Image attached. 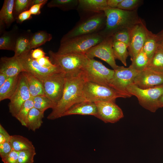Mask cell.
Returning <instances> with one entry per match:
<instances>
[{"instance_id": "42", "label": "cell", "mask_w": 163, "mask_h": 163, "mask_svg": "<svg viewBox=\"0 0 163 163\" xmlns=\"http://www.w3.org/2000/svg\"><path fill=\"white\" fill-rule=\"evenodd\" d=\"M31 15L29 10L23 12L19 14L16 18V21L18 23H21L24 21L31 18Z\"/></svg>"}, {"instance_id": "50", "label": "cell", "mask_w": 163, "mask_h": 163, "mask_svg": "<svg viewBox=\"0 0 163 163\" xmlns=\"http://www.w3.org/2000/svg\"><path fill=\"white\" fill-rule=\"evenodd\" d=\"M158 106L159 108L163 107V94L158 100Z\"/></svg>"}, {"instance_id": "6", "label": "cell", "mask_w": 163, "mask_h": 163, "mask_svg": "<svg viewBox=\"0 0 163 163\" xmlns=\"http://www.w3.org/2000/svg\"><path fill=\"white\" fill-rule=\"evenodd\" d=\"M127 91L132 96L137 98L142 107L154 113L159 108L158 101L163 94V84L150 88L142 89L133 84L128 86Z\"/></svg>"}, {"instance_id": "8", "label": "cell", "mask_w": 163, "mask_h": 163, "mask_svg": "<svg viewBox=\"0 0 163 163\" xmlns=\"http://www.w3.org/2000/svg\"><path fill=\"white\" fill-rule=\"evenodd\" d=\"M82 70L86 81L108 86L114 72L94 59H88Z\"/></svg>"}, {"instance_id": "18", "label": "cell", "mask_w": 163, "mask_h": 163, "mask_svg": "<svg viewBox=\"0 0 163 163\" xmlns=\"http://www.w3.org/2000/svg\"><path fill=\"white\" fill-rule=\"evenodd\" d=\"M110 8L107 0H79L76 10L79 15L88 13L104 11Z\"/></svg>"}, {"instance_id": "12", "label": "cell", "mask_w": 163, "mask_h": 163, "mask_svg": "<svg viewBox=\"0 0 163 163\" xmlns=\"http://www.w3.org/2000/svg\"><path fill=\"white\" fill-rule=\"evenodd\" d=\"M112 37L105 38L101 42L91 47L85 53L89 59L98 58L108 64L113 70L119 66L116 63L113 50Z\"/></svg>"}, {"instance_id": "21", "label": "cell", "mask_w": 163, "mask_h": 163, "mask_svg": "<svg viewBox=\"0 0 163 163\" xmlns=\"http://www.w3.org/2000/svg\"><path fill=\"white\" fill-rule=\"evenodd\" d=\"M24 75L29 91L32 97L45 95L42 81L37 78L26 72H22Z\"/></svg>"}, {"instance_id": "31", "label": "cell", "mask_w": 163, "mask_h": 163, "mask_svg": "<svg viewBox=\"0 0 163 163\" xmlns=\"http://www.w3.org/2000/svg\"><path fill=\"white\" fill-rule=\"evenodd\" d=\"M79 0H52L49 2L47 7L49 8L57 7L64 11L76 10Z\"/></svg>"}, {"instance_id": "46", "label": "cell", "mask_w": 163, "mask_h": 163, "mask_svg": "<svg viewBox=\"0 0 163 163\" xmlns=\"http://www.w3.org/2000/svg\"><path fill=\"white\" fill-rule=\"evenodd\" d=\"M122 0H107V5L110 8H117L119 4Z\"/></svg>"}, {"instance_id": "37", "label": "cell", "mask_w": 163, "mask_h": 163, "mask_svg": "<svg viewBox=\"0 0 163 163\" xmlns=\"http://www.w3.org/2000/svg\"><path fill=\"white\" fill-rule=\"evenodd\" d=\"M130 29L124 28L115 33L111 36L113 41H119L128 46L130 39Z\"/></svg>"}, {"instance_id": "20", "label": "cell", "mask_w": 163, "mask_h": 163, "mask_svg": "<svg viewBox=\"0 0 163 163\" xmlns=\"http://www.w3.org/2000/svg\"><path fill=\"white\" fill-rule=\"evenodd\" d=\"M15 0H5L0 11V33L8 27L15 21L14 14Z\"/></svg>"}, {"instance_id": "44", "label": "cell", "mask_w": 163, "mask_h": 163, "mask_svg": "<svg viewBox=\"0 0 163 163\" xmlns=\"http://www.w3.org/2000/svg\"><path fill=\"white\" fill-rule=\"evenodd\" d=\"M31 57L35 59H37L45 56V53L43 50L40 48H37L30 51Z\"/></svg>"}, {"instance_id": "40", "label": "cell", "mask_w": 163, "mask_h": 163, "mask_svg": "<svg viewBox=\"0 0 163 163\" xmlns=\"http://www.w3.org/2000/svg\"><path fill=\"white\" fill-rule=\"evenodd\" d=\"M18 155L19 152L13 150L2 160L4 163H18Z\"/></svg>"}, {"instance_id": "47", "label": "cell", "mask_w": 163, "mask_h": 163, "mask_svg": "<svg viewBox=\"0 0 163 163\" xmlns=\"http://www.w3.org/2000/svg\"><path fill=\"white\" fill-rule=\"evenodd\" d=\"M156 35L158 45L163 46V29Z\"/></svg>"}, {"instance_id": "5", "label": "cell", "mask_w": 163, "mask_h": 163, "mask_svg": "<svg viewBox=\"0 0 163 163\" xmlns=\"http://www.w3.org/2000/svg\"><path fill=\"white\" fill-rule=\"evenodd\" d=\"M49 54L52 63L58 66L66 74H75L81 72L88 59L85 54L82 53L58 54L50 50Z\"/></svg>"}, {"instance_id": "43", "label": "cell", "mask_w": 163, "mask_h": 163, "mask_svg": "<svg viewBox=\"0 0 163 163\" xmlns=\"http://www.w3.org/2000/svg\"><path fill=\"white\" fill-rule=\"evenodd\" d=\"M10 135L2 126L0 125V144L10 141Z\"/></svg>"}, {"instance_id": "27", "label": "cell", "mask_w": 163, "mask_h": 163, "mask_svg": "<svg viewBox=\"0 0 163 163\" xmlns=\"http://www.w3.org/2000/svg\"><path fill=\"white\" fill-rule=\"evenodd\" d=\"M158 46L156 34H153L148 30L142 49L150 60L157 50Z\"/></svg>"}, {"instance_id": "45", "label": "cell", "mask_w": 163, "mask_h": 163, "mask_svg": "<svg viewBox=\"0 0 163 163\" xmlns=\"http://www.w3.org/2000/svg\"><path fill=\"white\" fill-rule=\"evenodd\" d=\"M44 5L43 4H36L32 5L29 9L31 15H39L40 13V9Z\"/></svg>"}, {"instance_id": "38", "label": "cell", "mask_w": 163, "mask_h": 163, "mask_svg": "<svg viewBox=\"0 0 163 163\" xmlns=\"http://www.w3.org/2000/svg\"><path fill=\"white\" fill-rule=\"evenodd\" d=\"M36 154L35 149L19 152L18 163H33Z\"/></svg>"}, {"instance_id": "1", "label": "cell", "mask_w": 163, "mask_h": 163, "mask_svg": "<svg viewBox=\"0 0 163 163\" xmlns=\"http://www.w3.org/2000/svg\"><path fill=\"white\" fill-rule=\"evenodd\" d=\"M65 83L62 97L47 119L54 120L62 117L63 114L75 104L84 101L82 91L86 82L82 70L78 73L66 74Z\"/></svg>"}, {"instance_id": "24", "label": "cell", "mask_w": 163, "mask_h": 163, "mask_svg": "<svg viewBox=\"0 0 163 163\" xmlns=\"http://www.w3.org/2000/svg\"><path fill=\"white\" fill-rule=\"evenodd\" d=\"M18 35L16 30L4 32L0 37V49L14 51Z\"/></svg>"}, {"instance_id": "29", "label": "cell", "mask_w": 163, "mask_h": 163, "mask_svg": "<svg viewBox=\"0 0 163 163\" xmlns=\"http://www.w3.org/2000/svg\"><path fill=\"white\" fill-rule=\"evenodd\" d=\"M128 46L122 42L113 41V50L115 59L120 61L125 66H127L126 59L129 56Z\"/></svg>"}, {"instance_id": "48", "label": "cell", "mask_w": 163, "mask_h": 163, "mask_svg": "<svg viewBox=\"0 0 163 163\" xmlns=\"http://www.w3.org/2000/svg\"><path fill=\"white\" fill-rule=\"evenodd\" d=\"M8 78L5 74L0 73V87L3 85Z\"/></svg>"}, {"instance_id": "16", "label": "cell", "mask_w": 163, "mask_h": 163, "mask_svg": "<svg viewBox=\"0 0 163 163\" xmlns=\"http://www.w3.org/2000/svg\"><path fill=\"white\" fill-rule=\"evenodd\" d=\"M133 84L142 89H146L163 84V73L146 69L136 75Z\"/></svg>"}, {"instance_id": "4", "label": "cell", "mask_w": 163, "mask_h": 163, "mask_svg": "<svg viewBox=\"0 0 163 163\" xmlns=\"http://www.w3.org/2000/svg\"><path fill=\"white\" fill-rule=\"evenodd\" d=\"M105 38L99 33L74 37L60 42L59 49L56 53L58 54L70 53L85 54Z\"/></svg>"}, {"instance_id": "32", "label": "cell", "mask_w": 163, "mask_h": 163, "mask_svg": "<svg viewBox=\"0 0 163 163\" xmlns=\"http://www.w3.org/2000/svg\"><path fill=\"white\" fill-rule=\"evenodd\" d=\"M131 61L132 63L130 66L136 70L142 71L147 68L150 60L146 53L142 49Z\"/></svg>"}, {"instance_id": "19", "label": "cell", "mask_w": 163, "mask_h": 163, "mask_svg": "<svg viewBox=\"0 0 163 163\" xmlns=\"http://www.w3.org/2000/svg\"><path fill=\"white\" fill-rule=\"evenodd\" d=\"M97 113V107L94 102L84 101L72 106L63 114L62 117L75 114L92 115L96 117Z\"/></svg>"}, {"instance_id": "10", "label": "cell", "mask_w": 163, "mask_h": 163, "mask_svg": "<svg viewBox=\"0 0 163 163\" xmlns=\"http://www.w3.org/2000/svg\"><path fill=\"white\" fill-rule=\"evenodd\" d=\"M140 71L136 70L129 66L128 68L119 66L114 70L112 78L109 86L128 98L132 95L127 91V87L133 84L134 78Z\"/></svg>"}, {"instance_id": "22", "label": "cell", "mask_w": 163, "mask_h": 163, "mask_svg": "<svg viewBox=\"0 0 163 163\" xmlns=\"http://www.w3.org/2000/svg\"><path fill=\"white\" fill-rule=\"evenodd\" d=\"M19 75L8 77L3 85L0 87V101L6 99H10L16 89Z\"/></svg>"}, {"instance_id": "25", "label": "cell", "mask_w": 163, "mask_h": 163, "mask_svg": "<svg viewBox=\"0 0 163 163\" xmlns=\"http://www.w3.org/2000/svg\"><path fill=\"white\" fill-rule=\"evenodd\" d=\"M9 142L13 150L18 152L35 149L31 141L21 135H11Z\"/></svg>"}, {"instance_id": "34", "label": "cell", "mask_w": 163, "mask_h": 163, "mask_svg": "<svg viewBox=\"0 0 163 163\" xmlns=\"http://www.w3.org/2000/svg\"><path fill=\"white\" fill-rule=\"evenodd\" d=\"M33 98L34 107L41 112H44L47 109L50 108L53 109L55 107L53 102L45 95Z\"/></svg>"}, {"instance_id": "15", "label": "cell", "mask_w": 163, "mask_h": 163, "mask_svg": "<svg viewBox=\"0 0 163 163\" xmlns=\"http://www.w3.org/2000/svg\"><path fill=\"white\" fill-rule=\"evenodd\" d=\"M94 103L97 109L96 117L105 123H116L124 117L122 110L115 102L103 101Z\"/></svg>"}, {"instance_id": "14", "label": "cell", "mask_w": 163, "mask_h": 163, "mask_svg": "<svg viewBox=\"0 0 163 163\" xmlns=\"http://www.w3.org/2000/svg\"><path fill=\"white\" fill-rule=\"evenodd\" d=\"M31 97L25 77L22 72L19 75L16 89L10 98L8 105L11 115L15 117L24 103Z\"/></svg>"}, {"instance_id": "36", "label": "cell", "mask_w": 163, "mask_h": 163, "mask_svg": "<svg viewBox=\"0 0 163 163\" xmlns=\"http://www.w3.org/2000/svg\"><path fill=\"white\" fill-rule=\"evenodd\" d=\"M142 2L140 0H122L117 8L128 11L136 10L142 4Z\"/></svg>"}, {"instance_id": "3", "label": "cell", "mask_w": 163, "mask_h": 163, "mask_svg": "<svg viewBox=\"0 0 163 163\" xmlns=\"http://www.w3.org/2000/svg\"><path fill=\"white\" fill-rule=\"evenodd\" d=\"M79 15V21L63 36L60 42L80 36L99 33L105 27L106 16L104 11L86 13Z\"/></svg>"}, {"instance_id": "33", "label": "cell", "mask_w": 163, "mask_h": 163, "mask_svg": "<svg viewBox=\"0 0 163 163\" xmlns=\"http://www.w3.org/2000/svg\"><path fill=\"white\" fill-rule=\"evenodd\" d=\"M34 107V103L33 97L26 101L22 106L15 118L20 122L21 124L26 126V121L28 114Z\"/></svg>"}, {"instance_id": "2", "label": "cell", "mask_w": 163, "mask_h": 163, "mask_svg": "<svg viewBox=\"0 0 163 163\" xmlns=\"http://www.w3.org/2000/svg\"><path fill=\"white\" fill-rule=\"evenodd\" d=\"M104 11L106 16L105 25L99 33L105 38L112 36L121 29L131 28L140 19L137 10L128 11L109 8Z\"/></svg>"}, {"instance_id": "51", "label": "cell", "mask_w": 163, "mask_h": 163, "mask_svg": "<svg viewBox=\"0 0 163 163\" xmlns=\"http://www.w3.org/2000/svg\"><path fill=\"white\" fill-rule=\"evenodd\" d=\"M158 46L161 48L163 51V46L162 45H159Z\"/></svg>"}, {"instance_id": "17", "label": "cell", "mask_w": 163, "mask_h": 163, "mask_svg": "<svg viewBox=\"0 0 163 163\" xmlns=\"http://www.w3.org/2000/svg\"><path fill=\"white\" fill-rule=\"evenodd\" d=\"M24 70L17 57H2L0 61V73L8 77L19 75Z\"/></svg>"}, {"instance_id": "23", "label": "cell", "mask_w": 163, "mask_h": 163, "mask_svg": "<svg viewBox=\"0 0 163 163\" xmlns=\"http://www.w3.org/2000/svg\"><path fill=\"white\" fill-rule=\"evenodd\" d=\"M44 113L34 107L32 108L27 116L26 127L33 131L39 128L43 123Z\"/></svg>"}, {"instance_id": "26", "label": "cell", "mask_w": 163, "mask_h": 163, "mask_svg": "<svg viewBox=\"0 0 163 163\" xmlns=\"http://www.w3.org/2000/svg\"><path fill=\"white\" fill-rule=\"evenodd\" d=\"M52 38V35L45 31H39L33 33L31 34L30 37L29 50L38 47L50 41Z\"/></svg>"}, {"instance_id": "28", "label": "cell", "mask_w": 163, "mask_h": 163, "mask_svg": "<svg viewBox=\"0 0 163 163\" xmlns=\"http://www.w3.org/2000/svg\"><path fill=\"white\" fill-rule=\"evenodd\" d=\"M31 34L24 33L18 35L17 37L14 54V56L18 57L29 51L30 39Z\"/></svg>"}, {"instance_id": "30", "label": "cell", "mask_w": 163, "mask_h": 163, "mask_svg": "<svg viewBox=\"0 0 163 163\" xmlns=\"http://www.w3.org/2000/svg\"><path fill=\"white\" fill-rule=\"evenodd\" d=\"M146 69L157 72L163 73V51L159 46L150 60Z\"/></svg>"}, {"instance_id": "13", "label": "cell", "mask_w": 163, "mask_h": 163, "mask_svg": "<svg viewBox=\"0 0 163 163\" xmlns=\"http://www.w3.org/2000/svg\"><path fill=\"white\" fill-rule=\"evenodd\" d=\"M148 30L145 23L141 19L130 29V39L128 50L131 60L142 49Z\"/></svg>"}, {"instance_id": "35", "label": "cell", "mask_w": 163, "mask_h": 163, "mask_svg": "<svg viewBox=\"0 0 163 163\" xmlns=\"http://www.w3.org/2000/svg\"><path fill=\"white\" fill-rule=\"evenodd\" d=\"M32 0H15L14 14L16 19L21 13L29 10L31 6Z\"/></svg>"}, {"instance_id": "39", "label": "cell", "mask_w": 163, "mask_h": 163, "mask_svg": "<svg viewBox=\"0 0 163 163\" xmlns=\"http://www.w3.org/2000/svg\"><path fill=\"white\" fill-rule=\"evenodd\" d=\"M13 150L9 141L0 144V156L2 160L4 158Z\"/></svg>"}, {"instance_id": "7", "label": "cell", "mask_w": 163, "mask_h": 163, "mask_svg": "<svg viewBox=\"0 0 163 163\" xmlns=\"http://www.w3.org/2000/svg\"><path fill=\"white\" fill-rule=\"evenodd\" d=\"M82 95L84 101L94 102L103 101L115 102L118 98H128L109 86L88 81L84 85Z\"/></svg>"}, {"instance_id": "41", "label": "cell", "mask_w": 163, "mask_h": 163, "mask_svg": "<svg viewBox=\"0 0 163 163\" xmlns=\"http://www.w3.org/2000/svg\"><path fill=\"white\" fill-rule=\"evenodd\" d=\"M36 60L40 65L45 67L50 68L56 66L52 63L48 56H45Z\"/></svg>"}, {"instance_id": "11", "label": "cell", "mask_w": 163, "mask_h": 163, "mask_svg": "<svg viewBox=\"0 0 163 163\" xmlns=\"http://www.w3.org/2000/svg\"><path fill=\"white\" fill-rule=\"evenodd\" d=\"M65 78V73L60 71L53 73L42 81L45 95L53 102L55 106L62 97Z\"/></svg>"}, {"instance_id": "9", "label": "cell", "mask_w": 163, "mask_h": 163, "mask_svg": "<svg viewBox=\"0 0 163 163\" xmlns=\"http://www.w3.org/2000/svg\"><path fill=\"white\" fill-rule=\"evenodd\" d=\"M30 51L17 57L24 72H26L42 81L53 73L62 71L60 67L56 65L50 68L41 66L36 59L31 57Z\"/></svg>"}, {"instance_id": "49", "label": "cell", "mask_w": 163, "mask_h": 163, "mask_svg": "<svg viewBox=\"0 0 163 163\" xmlns=\"http://www.w3.org/2000/svg\"><path fill=\"white\" fill-rule=\"evenodd\" d=\"M47 1V0H32L31 6L36 4H43L44 5Z\"/></svg>"}]
</instances>
